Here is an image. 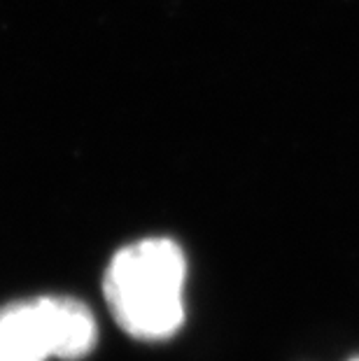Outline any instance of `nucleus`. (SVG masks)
I'll return each mask as SVG.
<instances>
[{"mask_svg":"<svg viewBox=\"0 0 359 361\" xmlns=\"http://www.w3.org/2000/svg\"><path fill=\"white\" fill-rule=\"evenodd\" d=\"M187 257L171 238H142L110 259L103 294L114 322L135 341L159 343L185 322Z\"/></svg>","mask_w":359,"mask_h":361,"instance_id":"nucleus-1","label":"nucleus"},{"mask_svg":"<svg viewBox=\"0 0 359 361\" xmlns=\"http://www.w3.org/2000/svg\"><path fill=\"white\" fill-rule=\"evenodd\" d=\"M96 338L94 314L75 298L40 296L0 308V361H78Z\"/></svg>","mask_w":359,"mask_h":361,"instance_id":"nucleus-2","label":"nucleus"},{"mask_svg":"<svg viewBox=\"0 0 359 361\" xmlns=\"http://www.w3.org/2000/svg\"><path fill=\"white\" fill-rule=\"evenodd\" d=\"M353 361H359V359H353Z\"/></svg>","mask_w":359,"mask_h":361,"instance_id":"nucleus-3","label":"nucleus"}]
</instances>
